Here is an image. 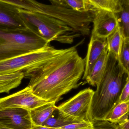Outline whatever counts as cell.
Masks as SVG:
<instances>
[{
  "instance_id": "cell-16",
  "label": "cell",
  "mask_w": 129,
  "mask_h": 129,
  "mask_svg": "<svg viewBox=\"0 0 129 129\" xmlns=\"http://www.w3.org/2000/svg\"><path fill=\"white\" fill-rule=\"evenodd\" d=\"M56 111L57 112L56 116H54L53 113V115L42 126L58 129L71 123L79 122L57 109Z\"/></svg>"
},
{
  "instance_id": "cell-19",
  "label": "cell",
  "mask_w": 129,
  "mask_h": 129,
  "mask_svg": "<svg viewBox=\"0 0 129 129\" xmlns=\"http://www.w3.org/2000/svg\"><path fill=\"white\" fill-rule=\"evenodd\" d=\"M88 3L96 9L105 10L117 13L120 7L116 0H86Z\"/></svg>"
},
{
  "instance_id": "cell-14",
  "label": "cell",
  "mask_w": 129,
  "mask_h": 129,
  "mask_svg": "<svg viewBox=\"0 0 129 129\" xmlns=\"http://www.w3.org/2000/svg\"><path fill=\"white\" fill-rule=\"evenodd\" d=\"M129 103L122 102L116 105L106 116L104 120L121 124L129 119Z\"/></svg>"
},
{
  "instance_id": "cell-17",
  "label": "cell",
  "mask_w": 129,
  "mask_h": 129,
  "mask_svg": "<svg viewBox=\"0 0 129 129\" xmlns=\"http://www.w3.org/2000/svg\"><path fill=\"white\" fill-rule=\"evenodd\" d=\"M123 37L119 27L107 38L108 51L118 58L120 54Z\"/></svg>"
},
{
  "instance_id": "cell-26",
  "label": "cell",
  "mask_w": 129,
  "mask_h": 129,
  "mask_svg": "<svg viewBox=\"0 0 129 129\" xmlns=\"http://www.w3.org/2000/svg\"><path fill=\"white\" fill-rule=\"evenodd\" d=\"M51 3V4L57 6H62L70 8L67 4L66 0H49Z\"/></svg>"
},
{
  "instance_id": "cell-12",
  "label": "cell",
  "mask_w": 129,
  "mask_h": 129,
  "mask_svg": "<svg viewBox=\"0 0 129 129\" xmlns=\"http://www.w3.org/2000/svg\"><path fill=\"white\" fill-rule=\"evenodd\" d=\"M108 52L107 46L86 78L87 82L92 86H97L104 75L107 62Z\"/></svg>"
},
{
  "instance_id": "cell-1",
  "label": "cell",
  "mask_w": 129,
  "mask_h": 129,
  "mask_svg": "<svg viewBox=\"0 0 129 129\" xmlns=\"http://www.w3.org/2000/svg\"><path fill=\"white\" fill-rule=\"evenodd\" d=\"M85 67V59L73 47L56 59L24 76L30 79L28 86L35 94L56 104L62 95L79 86Z\"/></svg>"
},
{
  "instance_id": "cell-21",
  "label": "cell",
  "mask_w": 129,
  "mask_h": 129,
  "mask_svg": "<svg viewBox=\"0 0 129 129\" xmlns=\"http://www.w3.org/2000/svg\"><path fill=\"white\" fill-rule=\"evenodd\" d=\"M70 8L82 13L94 12L95 10L86 0H66Z\"/></svg>"
},
{
  "instance_id": "cell-28",
  "label": "cell",
  "mask_w": 129,
  "mask_h": 129,
  "mask_svg": "<svg viewBox=\"0 0 129 129\" xmlns=\"http://www.w3.org/2000/svg\"><path fill=\"white\" fill-rule=\"evenodd\" d=\"M120 7H129V0H116Z\"/></svg>"
},
{
  "instance_id": "cell-27",
  "label": "cell",
  "mask_w": 129,
  "mask_h": 129,
  "mask_svg": "<svg viewBox=\"0 0 129 129\" xmlns=\"http://www.w3.org/2000/svg\"><path fill=\"white\" fill-rule=\"evenodd\" d=\"M119 129H129V119L123 123L118 124Z\"/></svg>"
},
{
  "instance_id": "cell-20",
  "label": "cell",
  "mask_w": 129,
  "mask_h": 129,
  "mask_svg": "<svg viewBox=\"0 0 129 129\" xmlns=\"http://www.w3.org/2000/svg\"><path fill=\"white\" fill-rule=\"evenodd\" d=\"M123 71L129 78V38H123L120 54L117 58Z\"/></svg>"
},
{
  "instance_id": "cell-25",
  "label": "cell",
  "mask_w": 129,
  "mask_h": 129,
  "mask_svg": "<svg viewBox=\"0 0 129 129\" xmlns=\"http://www.w3.org/2000/svg\"><path fill=\"white\" fill-rule=\"evenodd\" d=\"M129 103V78H127L126 82L122 89L120 97L119 103Z\"/></svg>"
},
{
  "instance_id": "cell-6",
  "label": "cell",
  "mask_w": 129,
  "mask_h": 129,
  "mask_svg": "<svg viewBox=\"0 0 129 129\" xmlns=\"http://www.w3.org/2000/svg\"><path fill=\"white\" fill-rule=\"evenodd\" d=\"M94 91L85 89L57 107V109L79 122L91 123L89 109Z\"/></svg>"
},
{
  "instance_id": "cell-22",
  "label": "cell",
  "mask_w": 129,
  "mask_h": 129,
  "mask_svg": "<svg viewBox=\"0 0 129 129\" xmlns=\"http://www.w3.org/2000/svg\"><path fill=\"white\" fill-rule=\"evenodd\" d=\"M92 129H119L118 124L105 120H94L92 122Z\"/></svg>"
},
{
  "instance_id": "cell-30",
  "label": "cell",
  "mask_w": 129,
  "mask_h": 129,
  "mask_svg": "<svg viewBox=\"0 0 129 129\" xmlns=\"http://www.w3.org/2000/svg\"><path fill=\"white\" fill-rule=\"evenodd\" d=\"M0 129H11L7 128V127H4V126H0Z\"/></svg>"
},
{
  "instance_id": "cell-2",
  "label": "cell",
  "mask_w": 129,
  "mask_h": 129,
  "mask_svg": "<svg viewBox=\"0 0 129 129\" xmlns=\"http://www.w3.org/2000/svg\"><path fill=\"white\" fill-rule=\"evenodd\" d=\"M127 78V74L123 71L117 58L109 51L105 71L92 98L89 112L91 122L94 120L104 119L119 103Z\"/></svg>"
},
{
  "instance_id": "cell-7",
  "label": "cell",
  "mask_w": 129,
  "mask_h": 129,
  "mask_svg": "<svg viewBox=\"0 0 129 129\" xmlns=\"http://www.w3.org/2000/svg\"><path fill=\"white\" fill-rule=\"evenodd\" d=\"M48 103L50 102L35 94L28 86L16 93L0 98V110L9 108H20L29 111Z\"/></svg>"
},
{
  "instance_id": "cell-18",
  "label": "cell",
  "mask_w": 129,
  "mask_h": 129,
  "mask_svg": "<svg viewBox=\"0 0 129 129\" xmlns=\"http://www.w3.org/2000/svg\"><path fill=\"white\" fill-rule=\"evenodd\" d=\"M116 13L120 28L124 38H129V7H120Z\"/></svg>"
},
{
  "instance_id": "cell-13",
  "label": "cell",
  "mask_w": 129,
  "mask_h": 129,
  "mask_svg": "<svg viewBox=\"0 0 129 129\" xmlns=\"http://www.w3.org/2000/svg\"><path fill=\"white\" fill-rule=\"evenodd\" d=\"M55 103H47L29 110L34 126H42L57 109Z\"/></svg>"
},
{
  "instance_id": "cell-24",
  "label": "cell",
  "mask_w": 129,
  "mask_h": 129,
  "mask_svg": "<svg viewBox=\"0 0 129 129\" xmlns=\"http://www.w3.org/2000/svg\"><path fill=\"white\" fill-rule=\"evenodd\" d=\"M16 5L20 8L29 10L33 0H0Z\"/></svg>"
},
{
  "instance_id": "cell-23",
  "label": "cell",
  "mask_w": 129,
  "mask_h": 129,
  "mask_svg": "<svg viewBox=\"0 0 129 129\" xmlns=\"http://www.w3.org/2000/svg\"><path fill=\"white\" fill-rule=\"evenodd\" d=\"M92 122H79L71 123L58 129H92Z\"/></svg>"
},
{
  "instance_id": "cell-11",
  "label": "cell",
  "mask_w": 129,
  "mask_h": 129,
  "mask_svg": "<svg viewBox=\"0 0 129 129\" xmlns=\"http://www.w3.org/2000/svg\"><path fill=\"white\" fill-rule=\"evenodd\" d=\"M107 46V39L99 38L92 32L87 54L85 59V71L83 79L85 80L88 76L94 64Z\"/></svg>"
},
{
  "instance_id": "cell-10",
  "label": "cell",
  "mask_w": 129,
  "mask_h": 129,
  "mask_svg": "<svg viewBox=\"0 0 129 129\" xmlns=\"http://www.w3.org/2000/svg\"><path fill=\"white\" fill-rule=\"evenodd\" d=\"M16 5L0 1V29L16 31L26 29Z\"/></svg>"
},
{
  "instance_id": "cell-29",
  "label": "cell",
  "mask_w": 129,
  "mask_h": 129,
  "mask_svg": "<svg viewBox=\"0 0 129 129\" xmlns=\"http://www.w3.org/2000/svg\"><path fill=\"white\" fill-rule=\"evenodd\" d=\"M33 129H58L44 126H34Z\"/></svg>"
},
{
  "instance_id": "cell-9",
  "label": "cell",
  "mask_w": 129,
  "mask_h": 129,
  "mask_svg": "<svg viewBox=\"0 0 129 129\" xmlns=\"http://www.w3.org/2000/svg\"><path fill=\"white\" fill-rule=\"evenodd\" d=\"M93 28L92 32L99 38L107 39L119 26L115 13L96 9L93 12Z\"/></svg>"
},
{
  "instance_id": "cell-4",
  "label": "cell",
  "mask_w": 129,
  "mask_h": 129,
  "mask_svg": "<svg viewBox=\"0 0 129 129\" xmlns=\"http://www.w3.org/2000/svg\"><path fill=\"white\" fill-rule=\"evenodd\" d=\"M29 29L16 31L0 29V61L38 50L50 45Z\"/></svg>"
},
{
  "instance_id": "cell-15",
  "label": "cell",
  "mask_w": 129,
  "mask_h": 129,
  "mask_svg": "<svg viewBox=\"0 0 129 129\" xmlns=\"http://www.w3.org/2000/svg\"><path fill=\"white\" fill-rule=\"evenodd\" d=\"M24 77V73L22 72L0 75V94L9 93L19 86Z\"/></svg>"
},
{
  "instance_id": "cell-8",
  "label": "cell",
  "mask_w": 129,
  "mask_h": 129,
  "mask_svg": "<svg viewBox=\"0 0 129 129\" xmlns=\"http://www.w3.org/2000/svg\"><path fill=\"white\" fill-rule=\"evenodd\" d=\"M0 126L11 129H33L29 111L20 108L0 110Z\"/></svg>"
},
{
  "instance_id": "cell-5",
  "label": "cell",
  "mask_w": 129,
  "mask_h": 129,
  "mask_svg": "<svg viewBox=\"0 0 129 129\" xmlns=\"http://www.w3.org/2000/svg\"><path fill=\"white\" fill-rule=\"evenodd\" d=\"M70 49H55L49 45L38 50L1 60L0 75L18 72L25 74L56 59Z\"/></svg>"
},
{
  "instance_id": "cell-3",
  "label": "cell",
  "mask_w": 129,
  "mask_h": 129,
  "mask_svg": "<svg viewBox=\"0 0 129 129\" xmlns=\"http://www.w3.org/2000/svg\"><path fill=\"white\" fill-rule=\"evenodd\" d=\"M19 12L26 27L45 41H56L71 44L80 35L63 22L33 11L19 8Z\"/></svg>"
}]
</instances>
